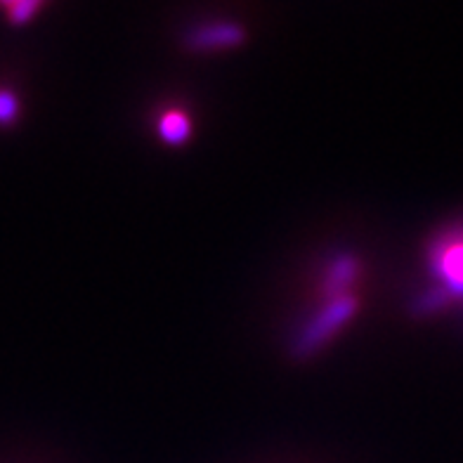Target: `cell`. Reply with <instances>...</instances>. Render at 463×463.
<instances>
[{"instance_id":"1","label":"cell","mask_w":463,"mask_h":463,"mask_svg":"<svg viewBox=\"0 0 463 463\" xmlns=\"http://www.w3.org/2000/svg\"><path fill=\"white\" fill-rule=\"evenodd\" d=\"M428 262L435 275V288L420 298V310H439L449 298H463V227L445 232L428 250Z\"/></svg>"},{"instance_id":"2","label":"cell","mask_w":463,"mask_h":463,"mask_svg":"<svg viewBox=\"0 0 463 463\" xmlns=\"http://www.w3.org/2000/svg\"><path fill=\"white\" fill-rule=\"evenodd\" d=\"M357 307H360V298H357L354 293H345V296H338V298H329V303L324 305L322 310L312 317V322L300 331L298 338H296L293 353L300 354V357H307V354L317 353L319 347L329 341L331 335L338 334V331L353 319Z\"/></svg>"},{"instance_id":"3","label":"cell","mask_w":463,"mask_h":463,"mask_svg":"<svg viewBox=\"0 0 463 463\" xmlns=\"http://www.w3.org/2000/svg\"><path fill=\"white\" fill-rule=\"evenodd\" d=\"M360 260L350 253H341L335 256L334 260L326 265V275L322 279V291L329 296V298H338V296H345L350 293L357 277H360Z\"/></svg>"},{"instance_id":"4","label":"cell","mask_w":463,"mask_h":463,"mask_svg":"<svg viewBox=\"0 0 463 463\" xmlns=\"http://www.w3.org/2000/svg\"><path fill=\"white\" fill-rule=\"evenodd\" d=\"M244 41V29L237 24H208L189 33V45L196 50L230 48Z\"/></svg>"},{"instance_id":"5","label":"cell","mask_w":463,"mask_h":463,"mask_svg":"<svg viewBox=\"0 0 463 463\" xmlns=\"http://www.w3.org/2000/svg\"><path fill=\"white\" fill-rule=\"evenodd\" d=\"M192 135V118L183 109H165L159 116V137L168 145H183Z\"/></svg>"},{"instance_id":"6","label":"cell","mask_w":463,"mask_h":463,"mask_svg":"<svg viewBox=\"0 0 463 463\" xmlns=\"http://www.w3.org/2000/svg\"><path fill=\"white\" fill-rule=\"evenodd\" d=\"M7 14H10V22L14 24H26L33 14L41 10V3H33V0H24V3H7L3 5Z\"/></svg>"},{"instance_id":"7","label":"cell","mask_w":463,"mask_h":463,"mask_svg":"<svg viewBox=\"0 0 463 463\" xmlns=\"http://www.w3.org/2000/svg\"><path fill=\"white\" fill-rule=\"evenodd\" d=\"M19 114V102L14 92L0 90V126H10Z\"/></svg>"}]
</instances>
